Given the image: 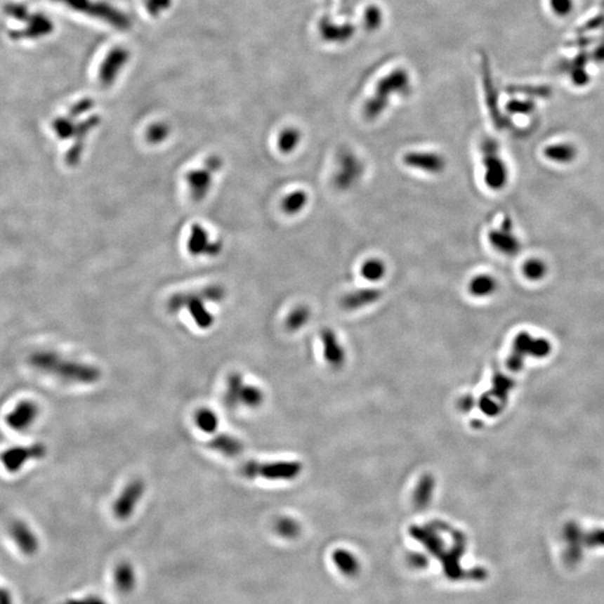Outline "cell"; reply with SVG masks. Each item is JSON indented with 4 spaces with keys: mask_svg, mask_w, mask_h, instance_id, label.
<instances>
[{
    "mask_svg": "<svg viewBox=\"0 0 604 604\" xmlns=\"http://www.w3.org/2000/svg\"><path fill=\"white\" fill-rule=\"evenodd\" d=\"M30 366L41 373L58 377L64 382L94 384L99 382L102 372L96 366L70 360L51 350H41L30 355Z\"/></svg>",
    "mask_w": 604,
    "mask_h": 604,
    "instance_id": "obj_1",
    "label": "cell"
},
{
    "mask_svg": "<svg viewBox=\"0 0 604 604\" xmlns=\"http://www.w3.org/2000/svg\"><path fill=\"white\" fill-rule=\"evenodd\" d=\"M302 464L298 461H245L239 466V473L247 479L270 481H290L299 477Z\"/></svg>",
    "mask_w": 604,
    "mask_h": 604,
    "instance_id": "obj_2",
    "label": "cell"
},
{
    "mask_svg": "<svg viewBox=\"0 0 604 604\" xmlns=\"http://www.w3.org/2000/svg\"><path fill=\"white\" fill-rule=\"evenodd\" d=\"M264 402V394L261 388L256 385L247 384L244 377L239 372L230 374L226 381L224 403L226 407L235 409L237 407L256 409Z\"/></svg>",
    "mask_w": 604,
    "mask_h": 604,
    "instance_id": "obj_3",
    "label": "cell"
},
{
    "mask_svg": "<svg viewBox=\"0 0 604 604\" xmlns=\"http://www.w3.org/2000/svg\"><path fill=\"white\" fill-rule=\"evenodd\" d=\"M552 352V346L545 338L532 337L527 332L519 334L513 343L511 355L507 360L509 371L517 373L522 371L527 357H547Z\"/></svg>",
    "mask_w": 604,
    "mask_h": 604,
    "instance_id": "obj_4",
    "label": "cell"
},
{
    "mask_svg": "<svg viewBox=\"0 0 604 604\" xmlns=\"http://www.w3.org/2000/svg\"><path fill=\"white\" fill-rule=\"evenodd\" d=\"M55 1L67 6L73 11L96 17L98 20H103L118 29H129L131 26L129 17L107 3H100V1L92 3L91 0H55Z\"/></svg>",
    "mask_w": 604,
    "mask_h": 604,
    "instance_id": "obj_5",
    "label": "cell"
},
{
    "mask_svg": "<svg viewBox=\"0 0 604 604\" xmlns=\"http://www.w3.org/2000/svg\"><path fill=\"white\" fill-rule=\"evenodd\" d=\"M46 454V445L41 442L15 445L0 453V462L8 473H20L28 462L44 459Z\"/></svg>",
    "mask_w": 604,
    "mask_h": 604,
    "instance_id": "obj_6",
    "label": "cell"
},
{
    "mask_svg": "<svg viewBox=\"0 0 604 604\" xmlns=\"http://www.w3.org/2000/svg\"><path fill=\"white\" fill-rule=\"evenodd\" d=\"M585 530L582 525L571 520L566 523L562 530L564 541L563 560L569 567H575L582 562L586 549Z\"/></svg>",
    "mask_w": 604,
    "mask_h": 604,
    "instance_id": "obj_7",
    "label": "cell"
},
{
    "mask_svg": "<svg viewBox=\"0 0 604 604\" xmlns=\"http://www.w3.org/2000/svg\"><path fill=\"white\" fill-rule=\"evenodd\" d=\"M146 492V482L140 478L132 479L122 489L113 504V515L119 520H126L135 513L137 506Z\"/></svg>",
    "mask_w": 604,
    "mask_h": 604,
    "instance_id": "obj_8",
    "label": "cell"
},
{
    "mask_svg": "<svg viewBox=\"0 0 604 604\" xmlns=\"http://www.w3.org/2000/svg\"><path fill=\"white\" fill-rule=\"evenodd\" d=\"M402 160L404 165L411 169L428 175H440L447 168L445 156L435 151H409L404 155Z\"/></svg>",
    "mask_w": 604,
    "mask_h": 604,
    "instance_id": "obj_9",
    "label": "cell"
},
{
    "mask_svg": "<svg viewBox=\"0 0 604 604\" xmlns=\"http://www.w3.org/2000/svg\"><path fill=\"white\" fill-rule=\"evenodd\" d=\"M483 167H485V181L492 190L503 188L507 181V168L503 159H500L497 152L492 148V143H486L483 149Z\"/></svg>",
    "mask_w": 604,
    "mask_h": 604,
    "instance_id": "obj_10",
    "label": "cell"
},
{
    "mask_svg": "<svg viewBox=\"0 0 604 604\" xmlns=\"http://www.w3.org/2000/svg\"><path fill=\"white\" fill-rule=\"evenodd\" d=\"M39 413V404L30 400H24L17 404L6 416V423L14 431H27L35 424Z\"/></svg>",
    "mask_w": 604,
    "mask_h": 604,
    "instance_id": "obj_11",
    "label": "cell"
},
{
    "mask_svg": "<svg viewBox=\"0 0 604 604\" xmlns=\"http://www.w3.org/2000/svg\"><path fill=\"white\" fill-rule=\"evenodd\" d=\"M129 60V52L122 47H116L110 51L100 66L99 79L102 86H110L121 70L124 69Z\"/></svg>",
    "mask_w": 604,
    "mask_h": 604,
    "instance_id": "obj_12",
    "label": "cell"
},
{
    "mask_svg": "<svg viewBox=\"0 0 604 604\" xmlns=\"http://www.w3.org/2000/svg\"><path fill=\"white\" fill-rule=\"evenodd\" d=\"M382 298V291L376 288H362L348 292L341 299V306L346 310H358L368 307Z\"/></svg>",
    "mask_w": 604,
    "mask_h": 604,
    "instance_id": "obj_13",
    "label": "cell"
},
{
    "mask_svg": "<svg viewBox=\"0 0 604 604\" xmlns=\"http://www.w3.org/2000/svg\"><path fill=\"white\" fill-rule=\"evenodd\" d=\"M322 346L326 362L332 367H341L345 362V350L339 343L337 335L331 329H324L322 331Z\"/></svg>",
    "mask_w": 604,
    "mask_h": 604,
    "instance_id": "obj_14",
    "label": "cell"
},
{
    "mask_svg": "<svg viewBox=\"0 0 604 604\" xmlns=\"http://www.w3.org/2000/svg\"><path fill=\"white\" fill-rule=\"evenodd\" d=\"M11 535L22 552L33 554L39 549V539L26 523L20 520L13 523L11 526Z\"/></svg>",
    "mask_w": 604,
    "mask_h": 604,
    "instance_id": "obj_15",
    "label": "cell"
},
{
    "mask_svg": "<svg viewBox=\"0 0 604 604\" xmlns=\"http://www.w3.org/2000/svg\"><path fill=\"white\" fill-rule=\"evenodd\" d=\"M489 241L498 252L504 253L507 256L517 253L518 242H517L516 237L511 234V223L508 221L504 223L503 228H499V230H494L489 233Z\"/></svg>",
    "mask_w": 604,
    "mask_h": 604,
    "instance_id": "obj_16",
    "label": "cell"
},
{
    "mask_svg": "<svg viewBox=\"0 0 604 604\" xmlns=\"http://www.w3.org/2000/svg\"><path fill=\"white\" fill-rule=\"evenodd\" d=\"M211 450L221 453L226 458H237L244 451V445L231 434L217 433L209 442Z\"/></svg>",
    "mask_w": 604,
    "mask_h": 604,
    "instance_id": "obj_17",
    "label": "cell"
},
{
    "mask_svg": "<svg viewBox=\"0 0 604 604\" xmlns=\"http://www.w3.org/2000/svg\"><path fill=\"white\" fill-rule=\"evenodd\" d=\"M117 590L122 594L131 593L137 586L138 575L135 567L129 562H122L117 566L113 574Z\"/></svg>",
    "mask_w": 604,
    "mask_h": 604,
    "instance_id": "obj_18",
    "label": "cell"
},
{
    "mask_svg": "<svg viewBox=\"0 0 604 604\" xmlns=\"http://www.w3.org/2000/svg\"><path fill=\"white\" fill-rule=\"evenodd\" d=\"M497 290V280L490 275L473 277L468 284V291L475 298H486Z\"/></svg>",
    "mask_w": 604,
    "mask_h": 604,
    "instance_id": "obj_19",
    "label": "cell"
},
{
    "mask_svg": "<svg viewBox=\"0 0 604 604\" xmlns=\"http://www.w3.org/2000/svg\"><path fill=\"white\" fill-rule=\"evenodd\" d=\"M360 275L366 281L372 283L379 282L388 273V267L382 258H371L362 262L360 265Z\"/></svg>",
    "mask_w": 604,
    "mask_h": 604,
    "instance_id": "obj_20",
    "label": "cell"
},
{
    "mask_svg": "<svg viewBox=\"0 0 604 604\" xmlns=\"http://www.w3.org/2000/svg\"><path fill=\"white\" fill-rule=\"evenodd\" d=\"M435 488V481L433 477L430 475H423L422 479L419 481L418 487L415 489L414 504L419 508H424L430 503L432 496H433V490Z\"/></svg>",
    "mask_w": 604,
    "mask_h": 604,
    "instance_id": "obj_21",
    "label": "cell"
},
{
    "mask_svg": "<svg viewBox=\"0 0 604 604\" xmlns=\"http://www.w3.org/2000/svg\"><path fill=\"white\" fill-rule=\"evenodd\" d=\"M513 386H515V382L511 377L506 376L504 374H497V375H494V379H492V388L489 394L505 405L507 403V400H508L509 393L513 390Z\"/></svg>",
    "mask_w": 604,
    "mask_h": 604,
    "instance_id": "obj_22",
    "label": "cell"
},
{
    "mask_svg": "<svg viewBox=\"0 0 604 604\" xmlns=\"http://www.w3.org/2000/svg\"><path fill=\"white\" fill-rule=\"evenodd\" d=\"M195 423L198 428L204 433L214 434L218 428L220 421H218L214 411L203 407V409H198L197 413H196Z\"/></svg>",
    "mask_w": 604,
    "mask_h": 604,
    "instance_id": "obj_23",
    "label": "cell"
},
{
    "mask_svg": "<svg viewBox=\"0 0 604 604\" xmlns=\"http://www.w3.org/2000/svg\"><path fill=\"white\" fill-rule=\"evenodd\" d=\"M53 27H54L53 22L47 17L43 16V15H36V16L32 17L27 29L25 32H22V35H27V37H30V39L41 37V36L50 34Z\"/></svg>",
    "mask_w": 604,
    "mask_h": 604,
    "instance_id": "obj_24",
    "label": "cell"
},
{
    "mask_svg": "<svg viewBox=\"0 0 604 604\" xmlns=\"http://www.w3.org/2000/svg\"><path fill=\"white\" fill-rule=\"evenodd\" d=\"M308 202H309V197L305 190H296L289 194L283 201V209L289 214H297L305 209Z\"/></svg>",
    "mask_w": 604,
    "mask_h": 604,
    "instance_id": "obj_25",
    "label": "cell"
},
{
    "mask_svg": "<svg viewBox=\"0 0 604 604\" xmlns=\"http://www.w3.org/2000/svg\"><path fill=\"white\" fill-rule=\"evenodd\" d=\"M309 319H310V311L305 306H301V307L294 309L291 313L289 315L288 318H287V327L292 331L301 329L307 324Z\"/></svg>",
    "mask_w": 604,
    "mask_h": 604,
    "instance_id": "obj_26",
    "label": "cell"
},
{
    "mask_svg": "<svg viewBox=\"0 0 604 604\" xmlns=\"http://www.w3.org/2000/svg\"><path fill=\"white\" fill-rule=\"evenodd\" d=\"M275 528V532L279 535L284 537V539L297 537L300 532L299 524L296 520H294V519L289 518V517H282V518L277 519Z\"/></svg>",
    "mask_w": 604,
    "mask_h": 604,
    "instance_id": "obj_27",
    "label": "cell"
},
{
    "mask_svg": "<svg viewBox=\"0 0 604 604\" xmlns=\"http://www.w3.org/2000/svg\"><path fill=\"white\" fill-rule=\"evenodd\" d=\"M347 173L350 175L353 181L358 178V175L360 173V166L358 160L353 158L352 156L347 157L346 159L343 160L341 166V173H338V183L343 186V181L346 179Z\"/></svg>",
    "mask_w": 604,
    "mask_h": 604,
    "instance_id": "obj_28",
    "label": "cell"
},
{
    "mask_svg": "<svg viewBox=\"0 0 604 604\" xmlns=\"http://www.w3.org/2000/svg\"><path fill=\"white\" fill-rule=\"evenodd\" d=\"M300 139H301V135L298 130H286L279 138V147L283 152H290L299 146Z\"/></svg>",
    "mask_w": 604,
    "mask_h": 604,
    "instance_id": "obj_29",
    "label": "cell"
},
{
    "mask_svg": "<svg viewBox=\"0 0 604 604\" xmlns=\"http://www.w3.org/2000/svg\"><path fill=\"white\" fill-rule=\"evenodd\" d=\"M504 407H505L504 404L500 403L489 393H486L479 401V407H480L483 414L488 415V416H497L503 411Z\"/></svg>",
    "mask_w": 604,
    "mask_h": 604,
    "instance_id": "obj_30",
    "label": "cell"
},
{
    "mask_svg": "<svg viewBox=\"0 0 604 604\" xmlns=\"http://www.w3.org/2000/svg\"><path fill=\"white\" fill-rule=\"evenodd\" d=\"M334 558H335V562L338 566L346 573H353L358 569L357 560L347 551L339 549L334 554Z\"/></svg>",
    "mask_w": 604,
    "mask_h": 604,
    "instance_id": "obj_31",
    "label": "cell"
},
{
    "mask_svg": "<svg viewBox=\"0 0 604 604\" xmlns=\"http://www.w3.org/2000/svg\"><path fill=\"white\" fill-rule=\"evenodd\" d=\"M171 5V0H147L146 8L151 16H158L162 11H167Z\"/></svg>",
    "mask_w": 604,
    "mask_h": 604,
    "instance_id": "obj_32",
    "label": "cell"
},
{
    "mask_svg": "<svg viewBox=\"0 0 604 604\" xmlns=\"http://www.w3.org/2000/svg\"><path fill=\"white\" fill-rule=\"evenodd\" d=\"M543 265H541V263H539V262L536 261L530 262V263H528L527 265L525 267V272H526V275H527L528 277H532V279H533V277H539V275H543Z\"/></svg>",
    "mask_w": 604,
    "mask_h": 604,
    "instance_id": "obj_33",
    "label": "cell"
},
{
    "mask_svg": "<svg viewBox=\"0 0 604 604\" xmlns=\"http://www.w3.org/2000/svg\"><path fill=\"white\" fill-rule=\"evenodd\" d=\"M69 604H107L105 600L101 599V598H98V596H91V598H86V599L79 600V601L75 602H70Z\"/></svg>",
    "mask_w": 604,
    "mask_h": 604,
    "instance_id": "obj_34",
    "label": "cell"
},
{
    "mask_svg": "<svg viewBox=\"0 0 604 604\" xmlns=\"http://www.w3.org/2000/svg\"><path fill=\"white\" fill-rule=\"evenodd\" d=\"M473 405H475V402H473V398L471 396H466V398H462L461 403H460V407L464 411L473 409Z\"/></svg>",
    "mask_w": 604,
    "mask_h": 604,
    "instance_id": "obj_35",
    "label": "cell"
}]
</instances>
